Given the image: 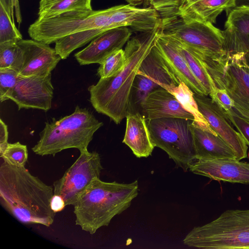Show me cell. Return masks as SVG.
<instances>
[{"mask_svg": "<svg viewBox=\"0 0 249 249\" xmlns=\"http://www.w3.org/2000/svg\"><path fill=\"white\" fill-rule=\"evenodd\" d=\"M53 186L31 174L25 166L3 161L0 166V203L19 222L50 227L55 213L51 207Z\"/></svg>", "mask_w": 249, "mask_h": 249, "instance_id": "obj_1", "label": "cell"}, {"mask_svg": "<svg viewBox=\"0 0 249 249\" xmlns=\"http://www.w3.org/2000/svg\"><path fill=\"white\" fill-rule=\"evenodd\" d=\"M160 28L141 33L127 42L125 47L126 63L116 75L100 78L88 90L89 101L98 113L108 116L119 124L129 112L130 98L133 84L143 59L155 45Z\"/></svg>", "mask_w": 249, "mask_h": 249, "instance_id": "obj_2", "label": "cell"}, {"mask_svg": "<svg viewBox=\"0 0 249 249\" xmlns=\"http://www.w3.org/2000/svg\"><path fill=\"white\" fill-rule=\"evenodd\" d=\"M138 190L137 180L130 183L93 180L73 205L75 224L91 234L95 233L127 209Z\"/></svg>", "mask_w": 249, "mask_h": 249, "instance_id": "obj_3", "label": "cell"}, {"mask_svg": "<svg viewBox=\"0 0 249 249\" xmlns=\"http://www.w3.org/2000/svg\"><path fill=\"white\" fill-rule=\"evenodd\" d=\"M103 125L89 109L77 106L71 114L45 123L39 141L32 149L41 156H54L70 148L87 149L94 133Z\"/></svg>", "mask_w": 249, "mask_h": 249, "instance_id": "obj_4", "label": "cell"}, {"mask_svg": "<svg viewBox=\"0 0 249 249\" xmlns=\"http://www.w3.org/2000/svg\"><path fill=\"white\" fill-rule=\"evenodd\" d=\"M184 245L205 249H249V209L228 210L215 219L194 228Z\"/></svg>", "mask_w": 249, "mask_h": 249, "instance_id": "obj_5", "label": "cell"}, {"mask_svg": "<svg viewBox=\"0 0 249 249\" xmlns=\"http://www.w3.org/2000/svg\"><path fill=\"white\" fill-rule=\"evenodd\" d=\"M111 14V7L97 11H69L52 18H37L29 27L28 33L31 39L49 45L79 32L113 28Z\"/></svg>", "mask_w": 249, "mask_h": 249, "instance_id": "obj_6", "label": "cell"}, {"mask_svg": "<svg viewBox=\"0 0 249 249\" xmlns=\"http://www.w3.org/2000/svg\"><path fill=\"white\" fill-rule=\"evenodd\" d=\"M193 120L162 118L148 120L147 126L155 147L167 153L176 165L187 171L196 159L193 134Z\"/></svg>", "mask_w": 249, "mask_h": 249, "instance_id": "obj_7", "label": "cell"}, {"mask_svg": "<svg viewBox=\"0 0 249 249\" xmlns=\"http://www.w3.org/2000/svg\"><path fill=\"white\" fill-rule=\"evenodd\" d=\"M160 32L204 53L219 57L227 55L222 31L210 22L175 15L162 18Z\"/></svg>", "mask_w": 249, "mask_h": 249, "instance_id": "obj_8", "label": "cell"}, {"mask_svg": "<svg viewBox=\"0 0 249 249\" xmlns=\"http://www.w3.org/2000/svg\"><path fill=\"white\" fill-rule=\"evenodd\" d=\"M180 81L155 44L142 61L135 76L130 94L129 113L140 112L141 104L153 90L161 87L166 89L177 86Z\"/></svg>", "mask_w": 249, "mask_h": 249, "instance_id": "obj_9", "label": "cell"}, {"mask_svg": "<svg viewBox=\"0 0 249 249\" xmlns=\"http://www.w3.org/2000/svg\"><path fill=\"white\" fill-rule=\"evenodd\" d=\"M79 157L53 184L54 194L61 196L66 206L73 205L79 196L96 179L103 169L100 155L87 149L80 151Z\"/></svg>", "mask_w": 249, "mask_h": 249, "instance_id": "obj_10", "label": "cell"}, {"mask_svg": "<svg viewBox=\"0 0 249 249\" xmlns=\"http://www.w3.org/2000/svg\"><path fill=\"white\" fill-rule=\"evenodd\" d=\"M220 89H225L234 109L249 121V63L247 54L227 53Z\"/></svg>", "mask_w": 249, "mask_h": 249, "instance_id": "obj_11", "label": "cell"}, {"mask_svg": "<svg viewBox=\"0 0 249 249\" xmlns=\"http://www.w3.org/2000/svg\"><path fill=\"white\" fill-rule=\"evenodd\" d=\"M51 73L43 76H21L9 100L15 102L18 109H37L48 111L52 107L53 87Z\"/></svg>", "mask_w": 249, "mask_h": 249, "instance_id": "obj_12", "label": "cell"}, {"mask_svg": "<svg viewBox=\"0 0 249 249\" xmlns=\"http://www.w3.org/2000/svg\"><path fill=\"white\" fill-rule=\"evenodd\" d=\"M199 111L210 127L233 150L237 160L247 156L248 145L243 136L231 125L222 109L211 98L194 94Z\"/></svg>", "mask_w": 249, "mask_h": 249, "instance_id": "obj_13", "label": "cell"}, {"mask_svg": "<svg viewBox=\"0 0 249 249\" xmlns=\"http://www.w3.org/2000/svg\"><path fill=\"white\" fill-rule=\"evenodd\" d=\"M189 169L214 180L249 184V162L235 159L196 160Z\"/></svg>", "mask_w": 249, "mask_h": 249, "instance_id": "obj_14", "label": "cell"}, {"mask_svg": "<svg viewBox=\"0 0 249 249\" xmlns=\"http://www.w3.org/2000/svg\"><path fill=\"white\" fill-rule=\"evenodd\" d=\"M132 35L130 28L118 27L110 29L93 39L74 56L80 65L101 64L111 53L121 49Z\"/></svg>", "mask_w": 249, "mask_h": 249, "instance_id": "obj_15", "label": "cell"}, {"mask_svg": "<svg viewBox=\"0 0 249 249\" xmlns=\"http://www.w3.org/2000/svg\"><path fill=\"white\" fill-rule=\"evenodd\" d=\"M17 44L24 56L23 67L19 72L21 76L48 75L51 73L61 59L55 48L49 44L32 39L23 38Z\"/></svg>", "mask_w": 249, "mask_h": 249, "instance_id": "obj_16", "label": "cell"}, {"mask_svg": "<svg viewBox=\"0 0 249 249\" xmlns=\"http://www.w3.org/2000/svg\"><path fill=\"white\" fill-rule=\"evenodd\" d=\"M111 20L114 28L129 27L141 33L160 28L162 18L153 7L140 8L126 4L111 7Z\"/></svg>", "mask_w": 249, "mask_h": 249, "instance_id": "obj_17", "label": "cell"}, {"mask_svg": "<svg viewBox=\"0 0 249 249\" xmlns=\"http://www.w3.org/2000/svg\"><path fill=\"white\" fill-rule=\"evenodd\" d=\"M222 34L227 53L249 52V6H237L231 10Z\"/></svg>", "mask_w": 249, "mask_h": 249, "instance_id": "obj_18", "label": "cell"}, {"mask_svg": "<svg viewBox=\"0 0 249 249\" xmlns=\"http://www.w3.org/2000/svg\"><path fill=\"white\" fill-rule=\"evenodd\" d=\"M141 111L146 120L162 118H180L194 120L175 96L163 88L150 92L141 104Z\"/></svg>", "mask_w": 249, "mask_h": 249, "instance_id": "obj_19", "label": "cell"}, {"mask_svg": "<svg viewBox=\"0 0 249 249\" xmlns=\"http://www.w3.org/2000/svg\"><path fill=\"white\" fill-rule=\"evenodd\" d=\"M190 127L196 160L235 159L233 150L210 126L200 125L193 121Z\"/></svg>", "mask_w": 249, "mask_h": 249, "instance_id": "obj_20", "label": "cell"}, {"mask_svg": "<svg viewBox=\"0 0 249 249\" xmlns=\"http://www.w3.org/2000/svg\"><path fill=\"white\" fill-rule=\"evenodd\" d=\"M155 46L160 53L178 79L195 94L209 95L206 90L193 74L176 45L161 33H159Z\"/></svg>", "mask_w": 249, "mask_h": 249, "instance_id": "obj_21", "label": "cell"}, {"mask_svg": "<svg viewBox=\"0 0 249 249\" xmlns=\"http://www.w3.org/2000/svg\"><path fill=\"white\" fill-rule=\"evenodd\" d=\"M123 142L127 145L137 158H146L155 147L151 138L146 120L140 112L129 113Z\"/></svg>", "mask_w": 249, "mask_h": 249, "instance_id": "obj_22", "label": "cell"}, {"mask_svg": "<svg viewBox=\"0 0 249 249\" xmlns=\"http://www.w3.org/2000/svg\"><path fill=\"white\" fill-rule=\"evenodd\" d=\"M236 0H201L176 15L190 19L216 22L217 17L224 10L236 6Z\"/></svg>", "mask_w": 249, "mask_h": 249, "instance_id": "obj_23", "label": "cell"}, {"mask_svg": "<svg viewBox=\"0 0 249 249\" xmlns=\"http://www.w3.org/2000/svg\"><path fill=\"white\" fill-rule=\"evenodd\" d=\"M38 19L55 17L62 13L78 10H92L91 0H40Z\"/></svg>", "mask_w": 249, "mask_h": 249, "instance_id": "obj_24", "label": "cell"}, {"mask_svg": "<svg viewBox=\"0 0 249 249\" xmlns=\"http://www.w3.org/2000/svg\"><path fill=\"white\" fill-rule=\"evenodd\" d=\"M166 36L177 47L190 70L209 95L217 87L202 62L186 45L176 39Z\"/></svg>", "mask_w": 249, "mask_h": 249, "instance_id": "obj_25", "label": "cell"}, {"mask_svg": "<svg viewBox=\"0 0 249 249\" xmlns=\"http://www.w3.org/2000/svg\"><path fill=\"white\" fill-rule=\"evenodd\" d=\"M106 31L103 29H95L74 33L56 41L54 48L61 59H65L73 51L91 41Z\"/></svg>", "mask_w": 249, "mask_h": 249, "instance_id": "obj_26", "label": "cell"}, {"mask_svg": "<svg viewBox=\"0 0 249 249\" xmlns=\"http://www.w3.org/2000/svg\"><path fill=\"white\" fill-rule=\"evenodd\" d=\"M166 90L173 94L182 107L193 115V121L200 125H209L198 110L194 97V92L184 83L180 81L178 86L169 87Z\"/></svg>", "mask_w": 249, "mask_h": 249, "instance_id": "obj_27", "label": "cell"}, {"mask_svg": "<svg viewBox=\"0 0 249 249\" xmlns=\"http://www.w3.org/2000/svg\"><path fill=\"white\" fill-rule=\"evenodd\" d=\"M24 63L23 52L17 42L0 43V69H9L18 72Z\"/></svg>", "mask_w": 249, "mask_h": 249, "instance_id": "obj_28", "label": "cell"}, {"mask_svg": "<svg viewBox=\"0 0 249 249\" xmlns=\"http://www.w3.org/2000/svg\"><path fill=\"white\" fill-rule=\"evenodd\" d=\"M125 63L124 51L122 49L116 51L107 56L100 64L97 75L100 78L113 76L123 69Z\"/></svg>", "mask_w": 249, "mask_h": 249, "instance_id": "obj_29", "label": "cell"}, {"mask_svg": "<svg viewBox=\"0 0 249 249\" xmlns=\"http://www.w3.org/2000/svg\"><path fill=\"white\" fill-rule=\"evenodd\" d=\"M22 39V35L14 21L5 7L0 3V43L8 41L18 42Z\"/></svg>", "mask_w": 249, "mask_h": 249, "instance_id": "obj_30", "label": "cell"}, {"mask_svg": "<svg viewBox=\"0 0 249 249\" xmlns=\"http://www.w3.org/2000/svg\"><path fill=\"white\" fill-rule=\"evenodd\" d=\"M0 157L9 164L25 166L28 158L27 146L19 142L8 143L3 152L0 153Z\"/></svg>", "mask_w": 249, "mask_h": 249, "instance_id": "obj_31", "label": "cell"}, {"mask_svg": "<svg viewBox=\"0 0 249 249\" xmlns=\"http://www.w3.org/2000/svg\"><path fill=\"white\" fill-rule=\"evenodd\" d=\"M21 76L18 71L9 69H0V101L9 100L17 82Z\"/></svg>", "mask_w": 249, "mask_h": 249, "instance_id": "obj_32", "label": "cell"}, {"mask_svg": "<svg viewBox=\"0 0 249 249\" xmlns=\"http://www.w3.org/2000/svg\"><path fill=\"white\" fill-rule=\"evenodd\" d=\"M181 0H150L149 3L162 18L175 16L178 11Z\"/></svg>", "mask_w": 249, "mask_h": 249, "instance_id": "obj_33", "label": "cell"}, {"mask_svg": "<svg viewBox=\"0 0 249 249\" xmlns=\"http://www.w3.org/2000/svg\"><path fill=\"white\" fill-rule=\"evenodd\" d=\"M223 112L229 122L238 130L249 146V121L241 116L233 108Z\"/></svg>", "mask_w": 249, "mask_h": 249, "instance_id": "obj_34", "label": "cell"}, {"mask_svg": "<svg viewBox=\"0 0 249 249\" xmlns=\"http://www.w3.org/2000/svg\"><path fill=\"white\" fill-rule=\"evenodd\" d=\"M209 95L222 111H227L233 108V103L225 89L217 88Z\"/></svg>", "mask_w": 249, "mask_h": 249, "instance_id": "obj_35", "label": "cell"}, {"mask_svg": "<svg viewBox=\"0 0 249 249\" xmlns=\"http://www.w3.org/2000/svg\"><path fill=\"white\" fill-rule=\"evenodd\" d=\"M8 131L7 125L0 119V153L2 152L8 144Z\"/></svg>", "mask_w": 249, "mask_h": 249, "instance_id": "obj_36", "label": "cell"}, {"mask_svg": "<svg viewBox=\"0 0 249 249\" xmlns=\"http://www.w3.org/2000/svg\"><path fill=\"white\" fill-rule=\"evenodd\" d=\"M65 206L66 204L63 198L54 194L51 202L52 210L56 213L62 211Z\"/></svg>", "mask_w": 249, "mask_h": 249, "instance_id": "obj_37", "label": "cell"}, {"mask_svg": "<svg viewBox=\"0 0 249 249\" xmlns=\"http://www.w3.org/2000/svg\"><path fill=\"white\" fill-rule=\"evenodd\" d=\"M0 3H1L6 9L8 12L12 17L13 21H14V6L13 4V0H0Z\"/></svg>", "mask_w": 249, "mask_h": 249, "instance_id": "obj_38", "label": "cell"}, {"mask_svg": "<svg viewBox=\"0 0 249 249\" xmlns=\"http://www.w3.org/2000/svg\"><path fill=\"white\" fill-rule=\"evenodd\" d=\"M199 0H181L178 11L176 15L184 10L194 3Z\"/></svg>", "mask_w": 249, "mask_h": 249, "instance_id": "obj_39", "label": "cell"}, {"mask_svg": "<svg viewBox=\"0 0 249 249\" xmlns=\"http://www.w3.org/2000/svg\"><path fill=\"white\" fill-rule=\"evenodd\" d=\"M129 4L135 6L140 4L143 1V0H126Z\"/></svg>", "mask_w": 249, "mask_h": 249, "instance_id": "obj_40", "label": "cell"}, {"mask_svg": "<svg viewBox=\"0 0 249 249\" xmlns=\"http://www.w3.org/2000/svg\"><path fill=\"white\" fill-rule=\"evenodd\" d=\"M247 57L249 63V53L247 54Z\"/></svg>", "mask_w": 249, "mask_h": 249, "instance_id": "obj_41", "label": "cell"}, {"mask_svg": "<svg viewBox=\"0 0 249 249\" xmlns=\"http://www.w3.org/2000/svg\"><path fill=\"white\" fill-rule=\"evenodd\" d=\"M145 0V1H148L149 2V1H150V0Z\"/></svg>", "mask_w": 249, "mask_h": 249, "instance_id": "obj_42", "label": "cell"}, {"mask_svg": "<svg viewBox=\"0 0 249 249\" xmlns=\"http://www.w3.org/2000/svg\"><path fill=\"white\" fill-rule=\"evenodd\" d=\"M249 53V52L248 53Z\"/></svg>", "mask_w": 249, "mask_h": 249, "instance_id": "obj_43", "label": "cell"}, {"mask_svg": "<svg viewBox=\"0 0 249 249\" xmlns=\"http://www.w3.org/2000/svg\"><path fill=\"white\" fill-rule=\"evenodd\" d=\"M181 1V0H180Z\"/></svg>", "mask_w": 249, "mask_h": 249, "instance_id": "obj_44", "label": "cell"}]
</instances>
